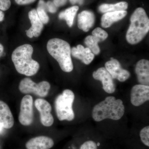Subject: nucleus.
<instances>
[{"mask_svg": "<svg viewBox=\"0 0 149 149\" xmlns=\"http://www.w3.org/2000/svg\"><path fill=\"white\" fill-rule=\"evenodd\" d=\"M70 1L72 5H74L76 3L82 5L83 3V0H70Z\"/></svg>", "mask_w": 149, "mask_h": 149, "instance_id": "nucleus-30", "label": "nucleus"}, {"mask_svg": "<svg viewBox=\"0 0 149 149\" xmlns=\"http://www.w3.org/2000/svg\"><path fill=\"white\" fill-rule=\"evenodd\" d=\"M46 7L47 11L50 13H55L57 10L58 8L55 5L53 2L52 1H49L46 3Z\"/></svg>", "mask_w": 149, "mask_h": 149, "instance_id": "nucleus-26", "label": "nucleus"}, {"mask_svg": "<svg viewBox=\"0 0 149 149\" xmlns=\"http://www.w3.org/2000/svg\"><path fill=\"white\" fill-rule=\"evenodd\" d=\"M4 18V14L2 11L0 10V22L3 21Z\"/></svg>", "mask_w": 149, "mask_h": 149, "instance_id": "nucleus-31", "label": "nucleus"}, {"mask_svg": "<svg viewBox=\"0 0 149 149\" xmlns=\"http://www.w3.org/2000/svg\"><path fill=\"white\" fill-rule=\"evenodd\" d=\"M36 0H15V2L19 5L29 4L34 2Z\"/></svg>", "mask_w": 149, "mask_h": 149, "instance_id": "nucleus-28", "label": "nucleus"}, {"mask_svg": "<svg viewBox=\"0 0 149 149\" xmlns=\"http://www.w3.org/2000/svg\"><path fill=\"white\" fill-rule=\"evenodd\" d=\"M33 98L30 95L24 96L20 103V112L19 115V122L22 125H31L34 119Z\"/></svg>", "mask_w": 149, "mask_h": 149, "instance_id": "nucleus-7", "label": "nucleus"}, {"mask_svg": "<svg viewBox=\"0 0 149 149\" xmlns=\"http://www.w3.org/2000/svg\"><path fill=\"white\" fill-rule=\"evenodd\" d=\"M33 52V47L29 44L19 46L14 50L12 60L19 73L31 76L38 72L40 65L38 62L32 58Z\"/></svg>", "mask_w": 149, "mask_h": 149, "instance_id": "nucleus-1", "label": "nucleus"}, {"mask_svg": "<svg viewBox=\"0 0 149 149\" xmlns=\"http://www.w3.org/2000/svg\"><path fill=\"white\" fill-rule=\"evenodd\" d=\"M50 87V84L47 81H42L37 84L30 78L26 77L20 81L19 89L23 94L32 93L38 97H44L47 95Z\"/></svg>", "mask_w": 149, "mask_h": 149, "instance_id": "nucleus-6", "label": "nucleus"}, {"mask_svg": "<svg viewBox=\"0 0 149 149\" xmlns=\"http://www.w3.org/2000/svg\"><path fill=\"white\" fill-rule=\"evenodd\" d=\"M71 54L74 57L80 60L86 65L90 64L95 58V54L90 49L84 48L80 45L71 49Z\"/></svg>", "mask_w": 149, "mask_h": 149, "instance_id": "nucleus-15", "label": "nucleus"}, {"mask_svg": "<svg viewBox=\"0 0 149 149\" xmlns=\"http://www.w3.org/2000/svg\"><path fill=\"white\" fill-rule=\"evenodd\" d=\"M48 52L58 62L63 71L71 72L73 65L71 57V48L69 43L58 38H54L47 44Z\"/></svg>", "mask_w": 149, "mask_h": 149, "instance_id": "nucleus-4", "label": "nucleus"}, {"mask_svg": "<svg viewBox=\"0 0 149 149\" xmlns=\"http://www.w3.org/2000/svg\"><path fill=\"white\" fill-rule=\"evenodd\" d=\"M3 125L0 123V133L3 130Z\"/></svg>", "mask_w": 149, "mask_h": 149, "instance_id": "nucleus-33", "label": "nucleus"}, {"mask_svg": "<svg viewBox=\"0 0 149 149\" xmlns=\"http://www.w3.org/2000/svg\"><path fill=\"white\" fill-rule=\"evenodd\" d=\"M28 16L32 26L28 30H26V35L29 38L38 37L43 30L44 24L39 18L36 10L32 9L30 11Z\"/></svg>", "mask_w": 149, "mask_h": 149, "instance_id": "nucleus-12", "label": "nucleus"}, {"mask_svg": "<svg viewBox=\"0 0 149 149\" xmlns=\"http://www.w3.org/2000/svg\"><path fill=\"white\" fill-rule=\"evenodd\" d=\"M105 68L113 79H116L120 82H124L130 77V72L123 69L119 62L116 59L111 58L106 63Z\"/></svg>", "mask_w": 149, "mask_h": 149, "instance_id": "nucleus-9", "label": "nucleus"}, {"mask_svg": "<svg viewBox=\"0 0 149 149\" xmlns=\"http://www.w3.org/2000/svg\"><path fill=\"white\" fill-rule=\"evenodd\" d=\"M74 99V93L68 89L64 90L62 94L57 96L55 101V107L59 120L71 121L74 119V112L72 109Z\"/></svg>", "mask_w": 149, "mask_h": 149, "instance_id": "nucleus-5", "label": "nucleus"}, {"mask_svg": "<svg viewBox=\"0 0 149 149\" xmlns=\"http://www.w3.org/2000/svg\"><path fill=\"white\" fill-rule=\"evenodd\" d=\"M4 48L2 45L0 44V57L2 56L3 53Z\"/></svg>", "mask_w": 149, "mask_h": 149, "instance_id": "nucleus-32", "label": "nucleus"}, {"mask_svg": "<svg viewBox=\"0 0 149 149\" xmlns=\"http://www.w3.org/2000/svg\"><path fill=\"white\" fill-rule=\"evenodd\" d=\"M149 100V85L139 84L133 86L130 92V102L133 106H140Z\"/></svg>", "mask_w": 149, "mask_h": 149, "instance_id": "nucleus-10", "label": "nucleus"}, {"mask_svg": "<svg viewBox=\"0 0 149 149\" xmlns=\"http://www.w3.org/2000/svg\"><path fill=\"white\" fill-rule=\"evenodd\" d=\"M140 138L142 143L147 146H149V126L144 127L140 131Z\"/></svg>", "mask_w": 149, "mask_h": 149, "instance_id": "nucleus-23", "label": "nucleus"}, {"mask_svg": "<svg viewBox=\"0 0 149 149\" xmlns=\"http://www.w3.org/2000/svg\"><path fill=\"white\" fill-rule=\"evenodd\" d=\"M93 77L96 80L102 82L104 91L109 94H112L115 91V85L113 78L105 68H100L93 72Z\"/></svg>", "mask_w": 149, "mask_h": 149, "instance_id": "nucleus-11", "label": "nucleus"}, {"mask_svg": "<svg viewBox=\"0 0 149 149\" xmlns=\"http://www.w3.org/2000/svg\"><path fill=\"white\" fill-rule=\"evenodd\" d=\"M37 12L39 18L43 24H47L49 20L47 12V11L46 7V3L44 0H40L38 2Z\"/></svg>", "mask_w": 149, "mask_h": 149, "instance_id": "nucleus-22", "label": "nucleus"}, {"mask_svg": "<svg viewBox=\"0 0 149 149\" xmlns=\"http://www.w3.org/2000/svg\"><path fill=\"white\" fill-rule=\"evenodd\" d=\"M35 106L39 111L41 123L44 126L50 127L53 124L54 119L51 113L52 107L49 102L43 99H37L35 102Z\"/></svg>", "mask_w": 149, "mask_h": 149, "instance_id": "nucleus-8", "label": "nucleus"}, {"mask_svg": "<svg viewBox=\"0 0 149 149\" xmlns=\"http://www.w3.org/2000/svg\"><path fill=\"white\" fill-rule=\"evenodd\" d=\"M0 123L4 128L10 129L13 126L14 118L8 106L0 100Z\"/></svg>", "mask_w": 149, "mask_h": 149, "instance_id": "nucleus-17", "label": "nucleus"}, {"mask_svg": "<svg viewBox=\"0 0 149 149\" xmlns=\"http://www.w3.org/2000/svg\"><path fill=\"white\" fill-rule=\"evenodd\" d=\"M67 0H53V3L57 7H60L65 5Z\"/></svg>", "mask_w": 149, "mask_h": 149, "instance_id": "nucleus-29", "label": "nucleus"}, {"mask_svg": "<svg viewBox=\"0 0 149 149\" xmlns=\"http://www.w3.org/2000/svg\"><path fill=\"white\" fill-rule=\"evenodd\" d=\"M54 145L53 140L51 138L40 136L30 139L25 146L27 149H50Z\"/></svg>", "mask_w": 149, "mask_h": 149, "instance_id": "nucleus-13", "label": "nucleus"}, {"mask_svg": "<svg viewBox=\"0 0 149 149\" xmlns=\"http://www.w3.org/2000/svg\"><path fill=\"white\" fill-rule=\"evenodd\" d=\"M128 8V3L126 2H120L117 3L102 4L99 7V10L102 13L125 10Z\"/></svg>", "mask_w": 149, "mask_h": 149, "instance_id": "nucleus-19", "label": "nucleus"}, {"mask_svg": "<svg viewBox=\"0 0 149 149\" xmlns=\"http://www.w3.org/2000/svg\"><path fill=\"white\" fill-rule=\"evenodd\" d=\"M80 149H97V146L94 141H88L83 143Z\"/></svg>", "mask_w": 149, "mask_h": 149, "instance_id": "nucleus-25", "label": "nucleus"}, {"mask_svg": "<svg viewBox=\"0 0 149 149\" xmlns=\"http://www.w3.org/2000/svg\"><path fill=\"white\" fill-rule=\"evenodd\" d=\"M125 107L122 101L113 96H109L94 106L92 116L97 122L108 118L117 120L123 117Z\"/></svg>", "mask_w": 149, "mask_h": 149, "instance_id": "nucleus-2", "label": "nucleus"}, {"mask_svg": "<svg viewBox=\"0 0 149 149\" xmlns=\"http://www.w3.org/2000/svg\"><path fill=\"white\" fill-rule=\"evenodd\" d=\"M100 40L97 37L93 35L87 36L85 39V44L90 49L94 54L98 55L100 52L98 43Z\"/></svg>", "mask_w": 149, "mask_h": 149, "instance_id": "nucleus-21", "label": "nucleus"}, {"mask_svg": "<svg viewBox=\"0 0 149 149\" xmlns=\"http://www.w3.org/2000/svg\"><path fill=\"white\" fill-rule=\"evenodd\" d=\"M10 0H0V10L6 11L10 8Z\"/></svg>", "mask_w": 149, "mask_h": 149, "instance_id": "nucleus-27", "label": "nucleus"}, {"mask_svg": "<svg viewBox=\"0 0 149 149\" xmlns=\"http://www.w3.org/2000/svg\"><path fill=\"white\" fill-rule=\"evenodd\" d=\"M127 14L125 10L118 11L104 14L101 18V25L104 28H108L112 24L124 18Z\"/></svg>", "mask_w": 149, "mask_h": 149, "instance_id": "nucleus-18", "label": "nucleus"}, {"mask_svg": "<svg viewBox=\"0 0 149 149\" xmlns=\"http://www.w3.org/2000/svg\"><path fill=\"white\" fill-rule=\"evenodd\" d=\"M95 21L94 13L91 11L84 10L78 14L77 25L79 29L87 32L93 27Z\"/></svg>", "mask_w": 149, "mask_h": 149, "instance_id": "nucleus-16", "label": "nucleus"}, {"mask_svg": "<svg viewBox=\"0 0 149 149\" xmlns=\"http://www.w3.org/2000/svg\"><path fill=\"white\" fill-rule=\"evenodd\" d=\"M79 10V7L73 6L66 9L61 12L58 15L60 19H65L66 22L67 24L69 27H71L73 25V22L77 11Z\"/></svg>", "mask_w": 149, "mask_h": 149, "instance_id": "nucleus-20", "label": "nucleus"}, {"mask_svg": "<svg viewBox=\"0 0 149 149\" xmlns=\"http://www.w3.org/2000/svg\"><path fill=\"white\" fill-rule=\"evenodd\" d=\"M130 21L126 39L129 44L136 45L141 42L148 32L149 19L145 10L139 8L132 14Z\"/></svg>", "mask_w": 149, "mask_h": 149, "instance_id": "nucleus-3", "label": "nucleus"}, {"mask_svg": "<svg viewBox=\"0 0 149 149\" xmlns=\"http://www.w3.org/2000/svg\"><path fill=\"white\" fill-rule=\"evenodd\" d=\"M135 72L138 82L141 85H149V61L146 59L139 61L136 65Z\"/></svg>", "mask_w": 149, "mask_h": 149, "instance_id": "nucleus-14", "label": "nucleus"}, {"mask_svg": "<svg viewBox=\"0 0 149 149\" xmlns=\"http://www.w3.org/2000/svg\"><path fill=\"white\" fill-rule=\"evenodd\" d=\"M92 34L93 36H95L99 38L101 42L104 41L108 36V33L100 27H97L94 29L92 32Z\"/></svg>", "mask_w": 149, "mask_h": 149, "instance_id": "nucleus-24", "label": "nucleus"}]
</instances>
